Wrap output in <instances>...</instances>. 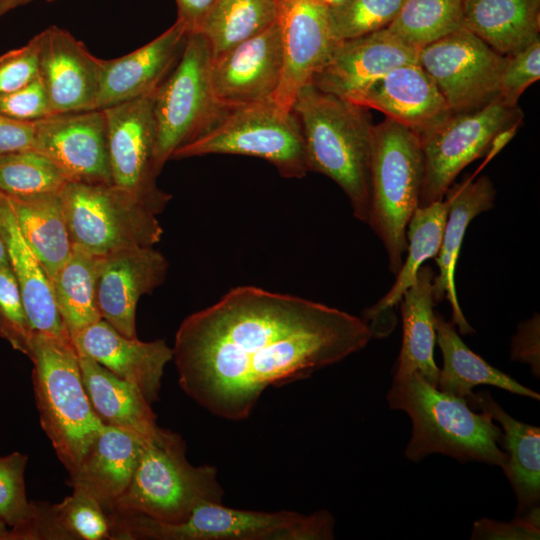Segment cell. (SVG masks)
I'll return each instance as SVG.
<instances>
[{"label": "cell", "instance_id": "1", "mask_svg": "<svg viewBox=\"0 0 540 540\" xmlns=\"http://www.w3.org/2000/svg\"><path fill=\"white\" fill-rule=\"evenodd\" d=\"M372 337L364 319L345 311L239 286L186 317L172 351L181 389L213 415L238 421L268 387L308 377Z\"/></svg>", "mask_w": 540, "mask_h": 540}, {"label": "cell", "instance_id": "2", "mask_svg": "<svg viewBox=\"0 0 540 540\" xmlns=\"http://www.w3.org/2000/svg\"><path fill=\"white\" fill-rule=\"evenodd\" d=\"M291 112L302 131L309 172L337 183L355 218L367 223L374 125L366 108L310 83L297 94Z\"/></svg>", "mask_w": 540, "mask_h": 540}, {"label": "cell", "instance_id": "3", "mask_svg": "<svg viewBox=\"0 0 540 540\" xmlns=\"http://www.w3.org/2000/svg\"><path fill=\"white\" fill-rule=\"evenodd\" d=\"M387 401L412 421V435L405 456L419 462L440 453L459 462L479 461L503 467L506 452L498 446L502 429L489 413L474 412L466 398L440 391L419 374L393 378Z\"/></svg>", "mask_w": 540, "mask_h": 540}, {"label": "cell", "instance_id": "4", "mask_svg": "<svg viewBox=\"0 0 540 540\" xmlns=\"http://www.w3.org/2000/svg\"><path fill=\"white\" fill-rule=\"evenodd\" d=\"M28 358L40 425L70 474L104 424L86 393L71 338L33 333Z\"/></svg>", "mask_w": 540, "mask_h": 540}, {"label": "cell", "instance_id": "5", "mask_svg": "<svg viewBox=\"0 0 540 540\" xmlns=\"http://www.w3.org/2000/svg\"><path fill=\"white\" fill-rule=\"evenodd\" d=\"M177 433L160 427L144 439L133 477L107 513L142 515L162 523L188 519L205 503H221L223 488L211 465L194 466Z\"/></svg>", "mask_w": 540, "mask_h": 540}, {"label": "cell", "instance_id": "6", "mask_svg": "<svg viewBox=\"0 0 540 540\" xmlns=\"http://www.w3.org/2000/svg\"><path fill=\"white\" fill-rule=\"evenodd\" d=\"M111 540H330L335 520L325 510L261 512L209 502L183 522L169 524L142 515L109 514Z\"/></svg>", "mask_w": 540, "mask_h": 540}, {"label": "cell", "instance_id": "7", "mask_svg": "<svg viewBox=\"0 0 540 540\" xmlns=\"http://www.w3.org/2000/svg\"><path fill=\"white\" fill-rule=\"evenodd\" d=\"M423 172L418 133L388 117L373 126L367 224L384 245L394 275L407 250L406 230L419 207Z\"/></svg>", "mask_w": 540, "mask_h": 540}, {"label": "cell", "instance_id": "8", "mask_svg": "<svg viewBox=\"0 0 540 540\" xmlns=\"http://www.w3.org/2000/svg\"><path fill=\"white\" fill-rule=\"evenodd\" d=\"M73 246L96 256L153 247L157 215L136 193L114 183L68 182L60 193Z\"/></svg>", "mask_w": 540, "mask_h": 540}, {"label": "cell", "instance_id": "9", "mask_svg": "<svg viewBox=\"0 0 540 540\" xmlns=\"http://www.w3.org/2000/svg\"><path fill=\"white\" fill-rule=\"evenodd\" d=\"M236 154L264 159L285 178L309 172L304 139L296 117L273 100L224 109L213 124L178 148L171 159Z\"/></svg>", "mask_w": 540, "mask_h": 540}, {"label": "cell", "instance_id": "10", "mask_svg": "<svg viewBox=\"0 0 540 540\" xmlns=\"http://www.w3.org/2000/svg\"><path fill=\"white\" fill-rule=\"evenodd\" d=\"M211 63L206 39L199 32L190 33L179 61L155 93L158 175L178 148L205 132L224 110L214 95Z\"/></svg>", "mask_w": 540, "mask_h": 540}, {"label": "cell", "instance_id": "11", "mask_svg": "<svg viewBox=\"0 0 540 540\" xmlns=\"http://www.w3.org/2000/svg\"><path fill=\"white\" fill-rule=\"evenodd\" d=\"M521 118L517 106L496 99L477 110L451 113L421 134L424 172L419 207L442 200L462 169L487 153L494 135Z\"/></svg>", "mask_w": 540, "mask_h": 540}, {"label": "cell", "instance_id": "12", "mask_svg": "<svg viewBox=\"0 0 540 540\" xmlns=\"http://www.w3.org/2000/svg\"><path fill=\"white\" fill-rule=\"evenodd\" d=\"M417 61L452 113L477 110L499 99L504 56L464 27L420 49Z\"/></svg>", "mask_w": 540, "mask_h": 540}, {"label": "cell", "instance_id": "13", "mask_svg": "<svg viewBox=\"0 0 540 540\" xmlns=\"http://www.w3.org/2000/svg\"><path fill=\"white\" fill-rule=\"evenodd\" d=\"M155 93L102 110L106 118L112 183L136 193L158 215L171 195L161 190L156 182Z\"/></svg>", "mask_w": 540, "mask_h": 540}, {"label": "cell", "instance_id": "14", "mask_svg": "<svg viewBox=\"0 0 540 540\" xmlns=\"http://www.w3.org/2000/svg\"><path fill=\"white\" fill-rule=\"evenodd\" d=\"M276 23L283 68L273 101L282 113L290 114L297 94L310 84L338 42L329 9L320 0H280Z\"/></svg>", "mask_w": 540, "mask_h": 540}, {"label": "cell", "instance_id": "15", "mask_svg": "<svg viewBox=\"0 0 540 540\" xmlns=\"http://www.w3.org/2000/svg\"><path fill=\"white\" fill-rule=\"evenodd\" d=\"M37 150L51 159L69 182L112 183L104 111L52 114L34 121Z\"/></svg>", "mask_w": 540, "mask_h": 540}, {"label": "cell", "instance_id": "16", "mask_svg": "<svg viewBox=\"0 0 540 540\" xmlns=\"http://www.w3.org/2000/svg\"><path fill=\"white\" fill-rule=\"evenodd\" d=\"M283 57L277 23L212 58L215 98L224 109L273 100Z\"/></svg>", "mask_w": 540, "mask_h": 540}, {"label": "cell", "instance_id": "17", "mask_svg": "<svg viewBox=\"0 0 540 540\" xmlns=\"http://www.w3.org/2000/svg\"><path fill=\"white\" fill-rule=\"evenodd\" d=\"M418 52L384 28L338 42L310 83L325 93L353 102L392 69L418 62Z\"/></svg>", "mask_w": 540, "mask_h": 540}, {"label": "cell", "instance_id": "18", "mask_svg": "<svg viewBox=\"0 0 540 540\" xmlns=\"http://www.w3.org/2000/svg\"><path fill=\"white\" fill-rule=\"evenodd\" d=\"M168 261L154 247H138L101 256L97 304L101 318L126 337L136 336V308L165 280Z\"/></svg>", "mask_w": 540, "mask_h": 540}, {"label": "cell", "instance_id": "19", "mask_svg": "<svg viewBox=\"0 0 540 540\" xmlns=\"http://www.w3.org/2000/svg\"><path fill=\"white\" fill-rule=\"evenodd\" d=\"M40 36L39 74L53 114L96 109L102 59L61 27L49 26Z\"/></svg>", "mask_w": 540, "mask_h": 540}, {"label": "cell", "instance_id": "20", "mask_svg": "<svg viewBox=\"0 0 540 540\" xmlns=\"http://www.w3.org/2000/svg\"><path fill=\"white\" fill-rule=\"evenodd\" d=\"M71 339L79 354L138 387L151 404L159 399L165 366L173 359L172 348L164 340L145 342L137 337H126L103 319Z\"/></svg>", "mask_w": 540, "mask_h": 540}, {"label": "cell", "instance_id": "21", "mask_svg": "<svg viewBox=\"0 0 540 540\" xmlns=\"http://www.w3.org/2000/svg\"><path fill=\"white\" fill-rule=\"evenodd\" d=\"M180 20L140 48L114 59H102L96 109L157 91L172 72L189 36Z\"/></svg>", "mask_w": 540, "mask_h": 540}, {"label": "cell", "instance_id": "22", "mask_svg": "<svg viewBox=\"0 0 540 540\" xmlns=\"http://www.w3.org/2000/svg\"><path fill=\"white\" fill-rule=\"evenodd\" d=\"M352 103L378 110L419 136L452 113L418 62L392 69Z\"/></svg>", "mask_w": 540, "mask_h": 540}, {"label": "cell", "instance_id": "23", "mask_svg": "<svg viewBox=\"0 0 540 540\" xmlns=\"http://www.w3.org/2000/svg\"><path fill=\"white\" fill-rule=\"evenodd\" d=\"M496 191L487 176L452 184L445 196L448 210L439 252L435 257L439 274L433 279L435 304L447 299L452 308V322L462 335L474 333L458 302L455 271L469 223L494 205Z\"/></svg>", "mask_w": 540, "mask_h": 540}, {"label": "cell", "instance_id": "24", "mask_svg": "<svg viewBox=\"0 0 540 540\" xmlns=\"http://www.w3.org/2000/svg\"><path fill=\"white\" fill-rule=\"evenodd\" d=\"M0 236L33 333L71 338L57 309L50 279L25 241L8 197L0 191Z\"/></svg>", "mask_w": 540, "mask_h": 540}, {"label": "cell", "instance_id": "25", "mask_svg": "<svg viewBox=\"0 0 540 540\" xmlns=\"http://www.w3.org/2000/svg\"><path fill=\"white\" fill-rule=\"evenodd\" d=\"M143 442L136 434L104 424L67 484L89 493L108 510L128 487Z\"/></svg>", "mask_w": 540, "mask_h": 540}, {"label": "cell", "instance_id": "26", "mask_svg": "<svg viewBox=\"0 0 540 540\" xmlns=\"http://www.w3.org/2000/svg\"><path fill=\"white\" fill-rule=\"evenodd\" d=\"M434 271L422 266L401 301L403 338L394 377L417 373L437 387L439 369L434 359L436 342L433 299Z\"/></svg>", "mask_w": 540, "mask_h": 540}, {"label": "cell", "instance_id": "27", "mask_svg": "<svg viewBox=\"0 0 540 540\" xmlns=\"http://www.w3.org/2000/svg\"><path fill=\"white\" fill-rule=\"evenodd\" d=\"M470 407L490 414L502 427L507 461L502 467L517 497V515L539 506L540 429L510 416L487 391L467 398Z\"/></svg>", "mask_w": 540, "mask_h": 540}, {"label": "cell", "instance_id": "28", "mask_svg": "<svg viewBox=\"0 0 540 540\" xmlns=\"http://www.w3.org/2000/svg\"><path fill=\"white\" fill-rule=\"evenodd\" d=\"M78 357L86 393L102 423L143 439L151 436L159 426L151 403L138 387L117 377L90 357L79 353Z\"/></svg>", "mask_w": 540, "mask_h": 540}, {"label": "cell", "instance_id": "29", "mask_svg": "<svg viewBox=\"0 0 540 540\" xmlns=\"http://www.w3.org/2000/svg\"><path fill=\"white\" fill-rule=\"evenodd\" d=\"M462 21L505 56L540 39V0H463Z\"/></svg>", "mask_w": 540, "mask_h": 540}, {"label": "cell", "instance_id": "30", "mask_svg": "<svg viewBox=\"0 0 540 540\" xmlns=\"http://www.w3.org/2000/svg\"><path fill=\"white\" fill-rule=\"evenodd\" d=\"M436 342L442 356L443 367L439 370L437 388L449 395L461 398L473 396V388L491 385L510 393L539 400L536 391L523 386L515 379L487 363L463 342L456 326L435 314Z\"/></svg>", "mask_w": 540, "mask_h": 540}, {"label": "cell", "instance_id": "31", "mask_svg": "<svg viewBox=\"0 0 540 540\" xmlns=\"http://www.w3.org/2000/svg\"><path fill=\"white\" fill-rule=\"evenodd\" d=\"M7 197L25 241L51 280L73 250L60 193Z\"/></svg>", "mask_w": 540, "mask_h": 540}, {"label": "cell", "instance_id": "32", "mask_svg": "<svg viewBox=\"0 0 540 540\" xmlns=\"http://www.w3.org/2000/svg\"><path fill=\"white\" fill-rule=\"evenodd\" d=\"M448 210L447 200H439L418 207L413 213L406 230L407 257L396 274L390 290L363 315L369 328L375 325L401 301L404 293L416 280L422 264L435 258L439 252Z\"/></svg>", "mask_w": 540, "mask_h": 540}, {"label": "cell", "instance_id": "33", "mask_svg": "<svg viewBox=\"0 0 540 540\" xmlns=\"http://www.w3.org/2000/svg\"><path fill=\"white\" fill-rule=\"evenodd\" d=\"M101 256L73 246L71 255L50 280L57 309L70 337L101 320L97 278Z\"/></svg>", "mask_w": 540, "mask_h": 540}, {"label": "cell", "instance_id": "34", "mask_svg": "<svg viewBox=\"0 0 540 540\" xmlns=\"http://www.w3.org/2000/svg\"><path fill=\"white\" fill-rule=\"evenodd\" d=\"M280 0H217L199 33L212 58L264 31L277 20Z\"/></svg>", "mask_w": 540, "mask_h": 540}, {"label": "cell", "instance_id": "35", "mask_svg": "<svg viewBox=\"0 0 540 540\" xmlns=\"http://www.w3.org/2000/svg\"><path fill=\"white\" fill-rule=\"evenodd\" d=\"M462 2L404 0L386 29L405 45L420 50L463 27Z\"/></svg>", "mask_w": 540, "mask_h": 540}, {"label": "cell", "instance_id": "36", "mask_svg": "<svg viewBox=\"0 0 540 540\" xmlns=\"http://www.w3.org/2000/svg\"><path fill=\"white\" fill-rule=\"evenodd\" d=\"M68 182L61 169L37 150L0 155V191L9 197L58 194Z\"/></svg>", "mask_w": 540, "mask_h": 540}, {"label": "cell", "instance_id": "37", "mask_svg": "<svg viewBox=\"0 0 540 540\" xmlns=\"http://www.w3.org/2000/svg\"><path fill=\"white\" fill-rule=\"evenodd\" d=\"M52 510L66 540H111L107 510L89 493L73 488L71 495L52 504Z\"/></svg>", "mask_w": 540, "mask_h": 540}, {"label": "cell", "instance_id": "38", "mask_svg": "<svg viewBox=\"0 0 540 540\" xmlns=\"http://www.w3.org/2000/svg\"><path fill=\"white\" fill-rule=\"evenodd\" d=\"M27 463L28 456L19 451L0 456V519L10 530V540H20L35 512V502L26 495Z\"/></svg>", "mask_w": 540, "mask_h": 540}, {"label": "cell", "instance_id": "39", "mask_svg": "<svg viewBox=\"0 0 540 540\" xmlns=\"http://www.w3.org/2000/svg\"><path fill=\"white\" fill-rule=\"evenodd\" d=\"M404 0H347L329 9L337 42L358 38L386 28Z\"/></svg>", "mask_w": 540, "mask_h": 540}, {"label": "cell", "instance_id": "40", "mask_svg": "<svg viewBox=\"0 0 540 540\" xmlns=\"http://www.w3.org/2000/svg\"><path fill=\"white\" fill-rule=\"evenodd\" d=\"M32 330L10 264L0 267V336L29 357Z\"/></svg>", "mask_w": 540, "mask_h": 540}, {"label": "cell", "instance_id": "41", "mask_svg": "<svg viewBox=\"0 0 540 540\" xmlns=\"http://www.w3.org/2000/svg\"><path fill=\"white\" fill-rule=\"evenodd\" d=\"M540 78V39L504 56L499 78V99L516 107L524 90Z\"/></svg>", "mask_w": 540, "mask_h": 540}, {"label": "cell", "instance_id": "42", "mask_svg": "<svg viewBox=\"0 0 540 540\" xmlns=\"http://www.w3.org/2000/svg\"><path fill=\"white\" fill-rule=\"evenodd\" d=\"M40 33L25 45L0 55V95L15 91L39 75Z\"/></svg>", "mask_w": 540, "mask_h": 540}, {"label": "cell", "instance_id": "43", "mask_svg": "<svg viewBox=\"0 0 540 540\" xmlns=\"http://www.w3.org/2000/svg\"><path fill=\"white\" fill-rule=\"evenodd\" d=\"M0 114L29 122L52 115L48 92L40 74L23 87L0 95Z\"/></svg>", "mask_w": 540, "mask_h": 540}, {"label": "cell", "instance_id": "44", "mask_svg": "<svg viewBox=\"0 0 540 540\" xmlns=\"http://www.w3.org/2000/svg\"><path fill=\"white\" fill-rule=\"evenodd\" d=\"M540 512L536 506L512 522L479 519L474 522L471 539L535 540L540 537Z\"/></svg>", "mask_w": 540, "mask_h": 540}, {"label": "cell", "instance_id": "45", "mask_svg": "<svg viewBox=\"0 0 540 540\" xmlns=\"http://www.w3.org/2000/svg\"><path fill=\"white\" fill-rule=\"evenodd\" d=\"M539 322L538 314L522 322L511 343V359L529 364L533 375L537 378L540 375Z\"/></svg>", "mask_w": 540, "mask_h": 540}, {"label": "cell", "instance_id": "46", "mask_svg": "<svg viewBox=\"0 0 540 540\" xmlns=\"http://www.w3.org/2000/svg\"><path fill=\"white\" fill-rule=\"evenodd\" d=\"M34 122L20 121L0 114V155L34 149Z\"/></svg>", "mask_w": 540, "mask_h": 540}, {"label": "cell", "instance_id": "47", "mask_svg": "<svg viewBox=\"0 0 540 540\" xmlns=\"http://www.w3.org/2000/svg\"><path fill=\"white\" fill-rule=\"evenodd\" d=\"M177 19L183 22L189 33L199 32L217 0H176Z\"/></svg>", "mask_w": 540, "mask_h": 540}, {"label": "cell", "instance_id": "48", "mask_svg": "<svg viewBox=\"0 0 540 540\" xmlns=\"http://www.w3.org/2000/svg\"><path fill=\"white\" fill-rule=\"evenodd\" d=\"M521 123L522 118L502 128L494 135L486 153V161L492 159L511 141V139L516 135Z\"/></svg>", "mask_w": 540, "mask_h": 540}, {"label": "cell", "instance_id": "49", "mask_svg": "<svg viewBox=\"0 0 540 540\" xmlns=\"http://www.w3.org/2000/svg\"><path fill=\"white\" fill-rule=\"evenodd\" d=\"M34 0H0V17Z\"/></svg>", "mask_w": 540, "mask_h": 540}, {"label": "cell", "instance_id": "50", "mask_svg": "<svg viewBox=\"0 0 540 540\" xmlns=\"http://www.w3.org/2000/svg\"><path fill=\"white\" fill-rule=\"evenodd\" d=\"M4 265H9V259H8L5 243L2 237L0 236V267Z\"/></svg>", "mask_w": 540, "mask_h": 540}, {"label": "cell", "instance_id": "51", "mask_svg": "<svg viewBox=\"0 0 540 540\" xmlns=\"http://www.w3.org/2000/svg\"><path fill=\"white\" fill-rule=\"evenodd\" d=\"M0 540H10V530L0 519Z\"/></svg>", "mask_w": 540, "mask_h": 540}, {"label": "cell", "instance_id": "52", "mask_svg": "<svg viewBox=\"0 0 540 540\" xmlns=\"http://www.w3.org/2000/svg\"><path fill=\"white\" fill-rule=\"evenodd\" d=\"M347 0H320L328 9L336 8L344 4Z\"/></svg>", "mask_w": 540, "mask_h": 540}, {"label": "cell", "instance_id": "53", "mask_svg": "<svg viewBox=\"0 0 540 540\" xmlns=\"http://www.w3.org/2000/svg\"><path fill=\"white\" fill-rule=\"evenodd\" d=\"M46 1H47V2H54V1H56V0H46Z\"/></svg>", "mask_w": 540, "mask_h": 540}]
</instances>
